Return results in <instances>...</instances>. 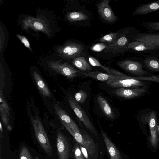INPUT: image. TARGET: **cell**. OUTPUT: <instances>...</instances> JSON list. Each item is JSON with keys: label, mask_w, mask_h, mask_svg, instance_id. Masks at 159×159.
<instances>
[{"label": "cell", "mask_w": 159, "mask_h": 159, "mask_svg": "<svg viewBox=\"0 0 159 159\" xmlns=\"http://www.w3.org/2000/svg\"><path fill=\"white\" fill-rule=\"evenodd\" d=\"M140 32L139 30L135 28H129L121 34L114 42L107 45L106 49L115 53L125 52L129 44L133 41L134 38Z\"/></svg>", "instance_id": "obj_1"}, {"label": "cell", "mask_w": 159, "mask_h": 159, "mask_svg": "<svg viewBox=\"0 0 159 159\" xmlns=\"http://www.w3.org/2000/svg\"><path fill=\"white\" fill-rule=\"evenodd\" d=\"M31 122L37 139L44 151L50 156L52 154V148L40 118L31 117Z\"/></svg>", "instance_id": "obj_2"}, {"label": "cell", "mask_w": 159, "mask_h": 159, "mask_svg": "<svg viewBox=\"0 0 159 159\" xmlns=\"http://www.w3.org/2000/svg\"><path fill=\"white\" fill-rule=\"evenodd\" d=\"M61 122L78 144L87 149L89 157H94L97 151L95 143L92 138L87 134L73 130L65 123L62 121Z\"/></svg>", "instance_id": "obj_3"}, {"label": "cell", "mask_w": 159, "mask_h": 159, "mask_svg": "<svg viewBox=\"0 0 159 159\" xmlns=\"http://www.w3.org/2000/svg\"><path fill=\"white\" fill-rule=\"evenodd\" d=\"M47 65L53 71L68 79H72L81 75L82 72L67 62L61 63L60 61H50L48 62Z\"/></svg>", "instance_id": "obj_4"}, {"label": "cell", "mask_w": 159, "mask_h": 159, "mask_svg": "<svg viewBox=\"0 0 159 159\" xmlns=\"http://www.w3.org/2000/svg\"><path fill=\"white\" fill-rule=\"evenodd\" d=\"M84 50L83 46L77 43L67 42L56 48V52L61 57L71 59L79 56Z\"/></svg>", "instance_id": "obj_5"}, {"label": "cell", "mask_w": 159, "mask_h": 159, "mask_svg": "<svg viewBox=\"0 0 159 159\" xmlns=\"http://www.w3.org/2000/svg\"><path fill=\"white\" fill-rule=\"evenodd\" d=\"M68 101L76 116L86 128L94 135L98 136L96 130L92 122L78 102L70 95L68 96Z\"/></svg>", "instance_id": "obj_6"}, {"label": "cell", "mask_w": 159, "mask_h": 159, "mask_svg": "<svg viewBox=\"0 0 159 159\" xmlns=\"http://www.w3.org/2000/svg\"><path fill=\"white\" fill-rule=\"evenodd\" d=\"M22 27L23 30H27L29 28L34 30L44 33L49 36L51 30L44 20L40 17L27 16L22 20Z\"/></svg>", "instance_id": "obj_7"}, {"label": "cell", "mask_w": 159, "mask_h": 159, "mask_svg": "<svg viewBox=\"0 0 159 159\" xmlns=\"http://www.w3.org/2000/svg\"><path fill=\"white\" fill-rule=\"evenodd\" d=\"M106 84L109 87L115 88H137L143 87L145 85V83L143 81L127 75L121 76L115 79L107 81Z\"/></svg>", "instance_id": "obj_8"}, {"label": "cell", "mask_w": 159, "mask_h": 159, "mask_svg": "<svg viewBox=\"0 0 159 159\" xmlns=\"http://www.w3.org/2000/svg\"><path fill=\"white\" fill-rule=\"evenodd\" d=\"M127 51L143 55L158 53L159 48L141 41L134 40L129 44Z\"/></svg>", "instance_id": "obj_9"}, {"label": "cell", "mask_w": 159, "mask_h": 159, "mask_svg": "<svg viewBox=\"0 0 159 159\" xmlns=\"http://www.w3.org/2000/svg\"><path fill=\"white\" fill-rule=\"evenodd\" d=\"M117 65L125 71L140 76L145 75L147 72L143 69V66L139 61L125 59L118 62Z\"/></svg>", "instance_id": "obj_10"}, {"label": "cell", "mask_w": 159, "mask_h": 159, "mask_svg": "<svg viewBox=\"0 0 159 159\" xmlns=\"http://www.w3.org/2000/svg\"><path fill=\"white\" fill-rule=\"evenodd\" d=\"M56 146L59 159H69L70 148L66 136L60 130L57 134Z\"/></svg>", "instance_id": "obj_11"}, {"label": "cell", "mask_w": 159, "mask_h": 159, "mask_svg": "<svg viewBox=\"0 0 159 159\" xmlns=\"http://www.w3.org/2000/svg\"><path fill=\"white\" fill-rule=\"evenodd\" d=\"M147 87L137 88H120L112 90L111 93L117 96L125 99H131L139 96L146 91Z\"/></svg>", "instance_id": "obj_12"}, {"label": "cell", "mask_w": 159, "mask_h": 159, "mask_svg": "<svg viewBox=\"0 0 159 159\" xmlns=\"http://www.w3.org/2000/svg\"><path fill=\"white\" fill-rule=\"evenodd\" d=\"M110 0H104L97 4L99 14L103 19L110 22L115 21L117 19L109 5Z\"/></svg>", "instance_id": "obj_13"}, {"label": "cell", "mask_w": 159, "mask_h": 159, "mask_svg": "<svg viewBox=\"0 0 159 159\" xmlns=\"http://www.w3.org/2000/svg\"><path fill=\"white\" fill-rule=\"evenodd\" d=\"M53 107L55 112L61 121L65 123L73 130L81 133L77 124L63 109L57 104H55Z\"/></svg>", "instance_id": "obj_14"}, {"label": "cell", "mask_w": 159, "mask_h": 159, "mask_svg": "<svg viewBox=\"0 0 159 159\" xmlns=\"http://www.w3.org/2000/svg\"><path fill=\"white\" fill-rule=\"evenodd\" d=\"M141 41L159 48V32H140L133 41Z\"/></svg>", "instance_id": "obj_15"}, {"label": "cell", "mask_w": 159, "mask_h": 159, "mask_svg": "<svg viewBox=\"0 0 159 159\" xmlns=\"http://www.w3.org/2000/svg\"><path fill=\"white\" fill-rule=\"evenodd\" d=\"M159 10V0L138 5L132 13L133 16L144 15Z\"/></svg>", "instance_id": "obj_16"}, {"label": "cell", "mask_w": 159, "mask_h": 159, "mask_svg": "<svg viewBox=\"0 0 159 159\" xmlns=\"http://www.w3.org/2000/svg\"><path fill=\"white\" fill-rule=\"evenodd\" d=\"M156 54L143 55L145 57L139 60L148 69L159 72V58Z\"/></svg>", "instance_id": "obj_17"}, {"label": "cell", "mask_w": 159, "mask_h": 159, "mask_svg": "<svg viewBox=\"0 0 159 159\" xmlns=\"http://www.w3.org/2000/svg\"><path fill=\"white\" fill-rule=\"evenodd\" d=\"M102 137L110 159H122L121 153L101 129Z\"/></svg>", "instance_id": "obj_18"}, {"label": "cell", "mask_w": 159, "mask_h": 159, "mask_svg": "<svg viewBox=\"0 0 159 159\" xmlns=\"http://www.w3.org/2000/svg\"><path fill=\"white\" fill-rule=\"evenodd\" d=\"M81 75L86 77L91 78L99 81H106L121 77L98 71L82 72Z\"/></svg>", "instance_id": "obj_19"}, {"label": "cell", "mask_w": 159, "mask_h": 159, "mask_svg": "<svg viewBox=\"0 0 159 159\" xmlns=\"http://www.w3.org/2000/svg\"><path fill=\"white\" fill-rule=\"evenodd\" d=\"M33 76L37 87L42 94L44 97H51V93L47 85L36 71L33 72Z\"/></svg>", "instance_id": "obj_20"}, {"label": "cell", "mask_w": 159, "mask_h": 159, "mask_svg": "<svg viewBox=\"0 0 159 159\" xmlns=\"http://www.w3.org/2000/svg\"><path fill=\"white\" fill-rule=\"evenodd\" d=\"M97 102L102 111L108 118L113 119L114 114L107 101L102 96L98 95L97 97Z\"/></svg>", "instance_id": "obj_21"}, {"label": "cell", "mask_w": 159, "mask_h": 159, "mask_svg": "<svg viewBox=\"0 0 159 159\" xmlns=\"http://www.w3.org/2000/svg\"><path fill=\"white\" fill-rule=\"evenodd\" d=\"M89 61L92 66L100 67L106 71L108 74L120 76H125L127 75L117 70L103 66L96 59L91 56L89 57Z\"/></svg>", "instance_id": "obj_22"}, {"label": "cell", "mask_w": 159, "mask_h": 159, "mask_svg": "<svg viewBox=\"0 0 159 159\" xmlns=\"http://www.w3.org/2000/svg\"><path fill=\"white\" fill-rule=\"evenodd\" d=\"M73 65L80 70L84 72H89L92 68L86 59L84 57H77L72 61Z\"/></svg>", "instance_id": "obj_23"}, {"label": "cell", "mask_w": 159, "mask_h": 159, "mask_svg": "<svg viewBox=\"0 0 159 159\" xmlns=\"http://www.w3.org/2000/svg\"><path fill=\"white\" fill-rule=\"evenodd\" d=\"M139 24L148 32H159V21H142Z\"/></svg>", "instance_id": "obj_24"}, {"label": "cell", "mask_w": 159, "mask_h": 159, "mask_svg": "<svg viewBox=\"0 0 159 159\" xmlns=\"http://www.w3.org/2000/svg\"><path fill=\"white\" fill-rule=\"evenodd\" d=\"M67 19L71 22H75L87 20V16L81 12H73L68 13L67 15Z\"/></svg>", "instance_id": "obj_25"}, {"label": "cell", "mask_w": 159, "mask_h": 159, "mask_svg": "<svg viewBox=\"0 0 159 159\" xmlns=\"http://www.w3.org/2000/svg\"><path fill=\"white\" fill-rule=\"evenodd\" d=\"M120 34L118 32H112L105 35L99 40L101 42H109L112 43L118 38Z\"/></svg>", "instance_id": "obj_26"}, {"label": "cell", "mask_w": 159, "mask_h": 159, "mask_svg": "<svg viewBox=\"0 0 159 159\" xmlns=\"http://www.w3.org/2000/svg\"><path fill=\"white\" fill-rule=\"evenodd\" d=\"M87 97L86 92L84 90H80L74 95L75 100L79 103L83 104L86 100Z\"/></svg>", "instance_id": "obj_27"}, {"label": "cell", "mask_w": 159, "mask_h": 159, "mask_svg": "<svg viewBox=\"0 0 159 159\" xmlns=\"http://www.w3.org/2000/svg\"><path fill=\"white\" fill-rule=\"evenodd\" d=\"M20 159H33L28 148L25 146L21 148L19 155Z\"/></svg>", "instance_id": "obj_28"}, {"label": "cell", "mask_w": 159, "mask_h": 159, "mask_svg": "<svg viewBox=\"0 0 159 159\" xmlns=\"http://www.w3.org/2000/svg\"><path fill=\"white\" fill-rule=\"evenodd\" d=\"M151 133V142L152 144L154 147L156 146L157 144V127L154 128H150Z\"/></svg>", "instance_id": "obj_29"}, {"label": "cell", "mask_w": 159, "mask_h": 159, "mask_svg": "<svg viewBox=\"0 0 159 159\" xmlns=\"http://www.w3.org/2000/svg\"><path fill=\"white\" fill-rule=\"evenodd\" d=\"M133 77L134 79L139 80H146L159 82V75L152 76L151 77H145L143 76H137Z\"/></svg>", "instance_id": "obj_30"}, {"label": "cell", "mask_w": 159, "mask_h": 159, "mask_svg": "<svg viewBox=\"0 0 159 159\" xmlns=\"http://www.w3.org/2000/svg\"><path fill=\"white\" fill-rule=\"evenodd\" d=\"M16 36L24 44V46L33 52V50L31 49L30 43L27 39L25 36L21 35L18 34H16Z\"/></svg>", "instance_id": "obj_31"}, {"label": "cell", "mask_w": 159, "mask_h": 159, "mask_svg": "<svg viewBox=\"0 0 159 159\" xmlns=\"http://www.w3.org/2000/svg\"><path fill=\"white\" fill-rule=\"evenodd\" d=\"M0 114L2 122L4 125L8 127L9 126L8 125L9 120L7 113L2 107L0 106Z\"/></svg>", "instance_id": "obj_32"}, {"label": "cell", "mask_w": 159, "mask_h": 159, "mask_svg": "<svg viewBox=\"0 0 159 159\" xmlns=\"http://www.w3.org/2000/svg\"><path fill=\"white\" fill-rule=\"evenodd\" d=\"M74 155L76 159H85L79 144H77L75 146Z\"/></svg>", "instance_id": "obj_33"}, {"label": "cell", "mask_w": 159, "mask_h": 159, "mask_svg": "<svg viewBox=\"0 0 159 159\" xmlns=\"http://www.w3.org/2000/svg\"><path fill=\"white\" fill-rule=\"evenodd\" d=\"M0 106L2 107L4 109L7 114L9 113V109L8 105L5 101L4 100V98L3 96L2 92L0 91Z\"/></svg>", "instance_id": "obj_34"}, {"label": "cell", "mask_w": 159, "mask_h": 159, "mask_svg": "<svg viewBox=\"0 0 159 159\" xmlns=\"http://www.w3.org/2000/svg\"><path fill=\"white\" fill-rule=\"evenodd\" d=\"M156 115L154 112H152L150 115L149 121V126L150 128H154L156 126Z\"/></svg>", "instance_id": "obj_35"}, {"label": "cell", "mask_w": 159, "mask_h": 159, "mask_svg": "<svg viewBox=\"0 0 159 159\" xmlns=\"http://www.w3.org/2000/svg\"><path fill=\"white\" fill-rule=\"evenodd\" d=\"M79 145L82 153L86 159H89V156L88 155L89 153L87 149L82 146Z\"/></svg>", "instance_id": "obj_36"}, {"label": "cell", "mask_w": 159, "mask_h": 159, "mask_svg": "<svg viewBox=\"0 0 159 159\" xmlns=\"http://www.w3.org/2000/svg\"><path fill=\"white\" fill-rule=\"evenodd\" d=\"M106 46L103 44H99L94 46L92 47V48L93 50L99 51L102 50L105 48H106Z\"/></svg>", "instance_id": "obj_37"}, {"label": "cell", "mask_w": 159, "mask_h": 159, "mask_svg": "<svg viewBox=\"0 0 159 159\" xmlns=\"http://www.w3.org/2000/svg\"><path fill=\"white\" fill-rule=\"evenodd\" d=\"M0 130L1 132L3 133L2 127L1 122H0Z\"/></svg>", "instance_id": "obj_38"}, {"label": "cell", "mask_w": 159, "mask_h": 159, "mask_svg": "<svg viewBox=\"0 0 159 159\" xmlns=\"http://www.w3.org/2000/svg\"><path fill=\"white\" fill-rule=\"evenodd\" d=\"M156 127H157V129L158 130V131L159 133V125H158L157 124H156Z\"/></svg>", "instance_id": "obj_39"}, {"label": "cell", "mask_w": 159, "mask_h": 159, "mask_svg": "<svg viewBox=\"0 0 159 159\" xmlns=\"http://www.w3.org/2000/svg\"><path fill=\"white\" fill-rule=\"evenodd\" d=\"M157 56L159 58V53H157L156 54Z\"/></svg>", "instance_id": "obj_40"}, {"label": "cell", "mask_w": 159, "mask_h": 159, "mask_svg": "<svg viewBox=\"0 0 159 159\" xmlns=\"http://www.w3.org/2000/svg\"><path fill=\"white\" fill-rule=\"evenodd\" d=\"M35 159H39V158L37 156H36Z\"/></svg>", "instance_id": "obj_41"}]
</instances>
